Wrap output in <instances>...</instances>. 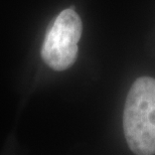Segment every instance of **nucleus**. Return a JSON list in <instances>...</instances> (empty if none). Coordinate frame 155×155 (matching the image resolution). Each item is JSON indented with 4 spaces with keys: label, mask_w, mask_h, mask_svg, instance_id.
Returning <instances> with one entry per match:
<instances>
[{
    "label": "nucleus",
    "mask_w": 155,
    "mask_h": 155,
    "mask_svg": "<svg viewBox=\"0 0 155 155\" xmlns=\"http://www.w3.org/2000/svg\"><path fill=\"white\" fill-rule=\"evenodd\" d=\"M123 130L129 148L137 155L155 154V79L133 83L123 112Z\"/></svg>",
    "instance_id": "f257e3e1"
},
{
    "label": "nucleus",
    "mask_w": 155,
    "mask_h": 155,
    "mask_svg": "<svg viewBox=\"0 0 155 155\" xmlns=\"http://www.w3.org/2000/svg\"><path fill=\"white\" fill-rule=\"evenodd\" d=\"M82 20L73 8L64 9L48 28L41 48V58L54 71H64L73 66L79 51L82 36Z\"/></svg>",
    "instance_id": "f03ea898"
}]
</instances>
